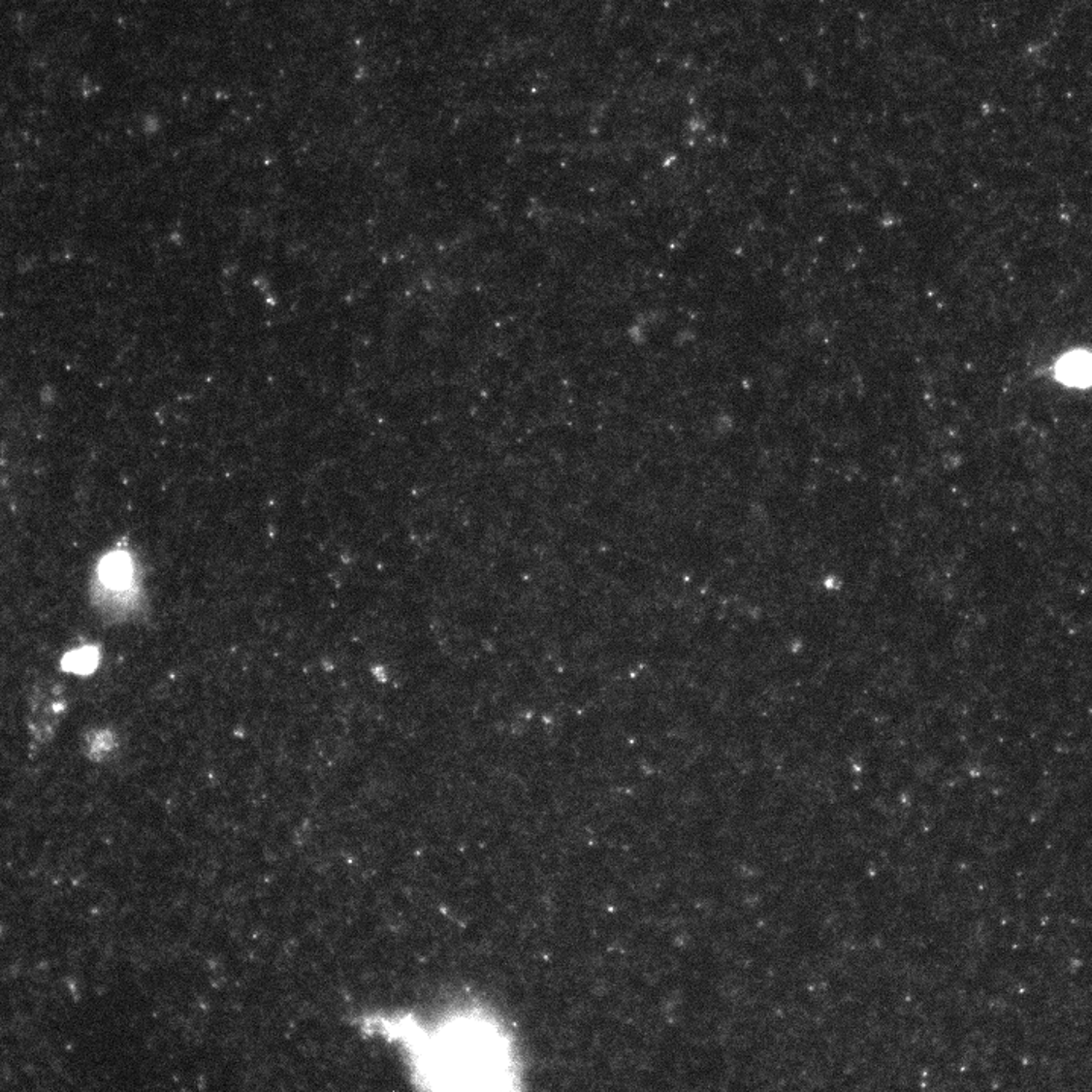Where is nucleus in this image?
I'll use <instances>...</instances> for the list:
<instances>
[{
  "label": "nucleus",
  "instance_id": "f257e3e1",
  "mask_svg": "<svg viewBox=\"0 0 1092 1092\" xmlns=\"http://www.w3.org/2000/svg\"><path fill=\"white\" fill-rule=\"evenodd\" d=\"M459 1027L448 1024L435 1029L427 1038V1048L421 1047L418 1056H427L425 1065L440 1067L435 1077L459 1078V1080H507L510 1072V1047L494 1030Z\"/></svg>",
  "mask_w": 1092,
  "mask_h": 1092
},
{
  "label": "nucleus",
  "instance_id": "20e7f679",
  "mask_svg": "<svg viewBox=\"0 0 1092 1092\" xmlns=\"http://www.w3.org/2000/svg\"><path fill=\"white\" fill-rule=\"evenodd\" d=\"M98 648L84 647L74 651V653H69L64 658L63 668L66 671L75 672V674H90L98 668Z\"/></svg>",
  "mask_w": 1092,
  "mask_h": 1092
},
{
  "label": "nucleus",
  "instance_id": "f03ea898",
  "mask_svg": "<svg viewBox=\"0 0 1092 1092\" xmlns=\"http://www.w3.org/2000/svg\"><path fill=\"white\" fill-rule=\"evenodd\" d=\"M98 580L105 592H109V594L110 592L123 594V592L133 591V557L120 548L112 551L109 556H105L98 566Z\"/></svg>",
  "mask_w": 1092,
  "mask_h": 1092
},
{
  "label": "nucleus",
  "instance_id": "7ed1b4c3",
  "mask_svg": "<svg viewBox=\"0 0 1092 1092\" xmlns=\"http://www.w3.org/2000/svg\"><path fill=\"white\" fill-rule=\"evenodd\" d=\"M1059 381L1073 387L1092 386V354L1075 351L1059 360L1056 366Z\"/></svg>",
  "mask_w": 1092,
  "mask_h": 1092
}]
</instances>
